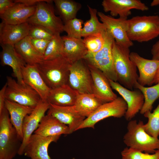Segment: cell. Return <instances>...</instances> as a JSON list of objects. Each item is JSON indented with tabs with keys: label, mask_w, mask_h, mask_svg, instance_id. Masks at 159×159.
<instances>
[{
	"label": "cell",
	"mask_w": 159,
	"mask_h": 159,
	"mask_svg": "<svg viewBox=\"0 0 159 159\" xmlns=\"http://www.w3.org/2000/svg\"><path fill=\"white\" fill-rule=\"evenodd\" d=\"M16 4L14 1L0 0V15L3 14L6 10L14 6Z\"/></svg>",
	"instance_id": "f35d334b"
},
{
	"label": "cell",
	"mask_w": 159,
	"mask_h": 159,
	"mask_svg": "<svg viewBox=\"0 0 159 159\" xmlns=\"http://www.w3.org/2000/svg\"><path fill=\"white\" fill-rule=\"evenodd\" d=\"M127 34L132 41L147 42L159 37V16H137L127 20Z\"/></svg>",
	"instance_id": "277c9868"
},
{
	"label": "cell",
	"mask_w": 159,
	"mask_h": 159,
	"mask_svg": "<svg viewBox=\"0 0 159 159\" xmlns=\"http://www.w3.org/2000/svg\"><path fill=\"white\" fill-rule=\"evenodd\" d=\"M34 133L44 137L70 134L68 126L54 116L47 114L41 120Z\"/></svg>",
	"instance_id": "603a6c76"
},
{
	"label": "cell",
	"mask_w": 159,
	"mask_h": 159,
	"mask_svg": "<svg viewBox=\"0 0 159 159\" xmlns=\"http://www.w3.org/2000/svg\"><path fill=\"white\" fill-rule=\"evenodd\" d=\"M141 120L129 121L127 132L123 136L124 143L127 147L142 152L153 154L159 150V139L153 137L145 130Z\"/></svg>",
	"instance_id": "3957f363"
},
{
	"label": "cell",
	"mask_w": 159,
	"mask_h": 159,
	"mask_svg": "<svg viewBox=\"0 0 159 159\" xmlns=\"http://www.w3.org/2000/svg\"><path fill=\"white\" fill-rule=\"evenodd\" d=\"M105 12H110L113 17L127 19L131 14V10L135 9L142 11H147L148 7L140 0H103L101 4Z\"/></svg>",
	"instance_id": "5bb4252c"
},
{
	"label": "cell",
	"mask_w": 159,
	"mask_h": 159,
	"mask_svg": "<svg viewBox=\"0 0 159 159\" xmlns=\"http://www.w3.org/2000/svg\"><path fill=\"white\" fill-rule=\"evenodd\" d=\"M112 53L117 82L125 87L133 90L139 75L136 67L130 59L129 48L120 45L115 41Z\"/></svg>",
	"instance_id": "6da1fadb"
},
{
	"label": "cell",
	"mask_w": 159,
	"mask_h": 159,
	"mask_svg": "<svg viewBox=\"0 0 159 159\" xmlns=\"http://www.w3.org/2000/svg\"><path fill=\"white\" fill-rule=\"evenodd\" d=\"M53 2V0H43L39 2L34 13L27 22L30 24L43 26L54 35L63 32L64 24L59 17L55 15Z\"/></svg>",
	"instance_id": "52a82bcc"
},
{
	"label": "cell",
	"mask_w": 159,
	"mask_h": 159,
	"mask_svg": "<svg viewBox=\"0 0 159 159\" xmlns=\"http://www.w3.org/2000/svg\"><path fill=\"white\" fill-rule=\"evenodd\" d=\"M83 22V20L76 18L69 20L64 23L63 31L68 37L81 39Z\"/></svg>",
	"instance_id": "e575fe53"
},
{
	"label": "cell",
	"mask_w": 159,
	"mask_h": 159,
	"mask_svg": "<svg viewBox=\"0 0 159 159\" xmlns=\"http://www.w3.org/2000/svg\"><path fill=\"white\" fill-rule=\"evenodd\" d=\"M71 64L65 57L61 56L43 60L36 65L46 84L52 89L68 84Z\"/></svg>",
	"instance_id": "7a4b0ae2"
},
{
	"label": "cell",
	"mask_w": 159,
	"mask_h": 159,
	"mask_svg": "<svg viewBox=\"0 0 159 159\" xmlns=\"http://www.w3.org/2000/svg\"><path fill=\"white\" fill-rule=\"evenodd\" d=\"M135 88L140 90L144 97V103L140 111V113L143 115L146 112L151 111L154 102L159 98V82L153 86L146 87L140 85L137 82Z\"/></svg>",
	"instance_id": "4dcf8cb0"
},
{
	"label": "cell",
	"mask_w": 159,
	"mask_h": 159,
	"mask_svg": "<svg viewBox=\"0 0 159 159\" xmlns=\"http://www.w3.org/2000/svg\"><path fill=\"white\" fill-rule=\"evenodd\" d=\"M5 107L9 113L11 123L22 142V126L24 120L26 115L31 113L34 108L6 100L5 101Z\"/></svg>",
	"instance_id": "484cf974"
},
{
	"label": "cell",
	"mask_w": 159,
	"mask_h": 159,
	"mask_svg": "<svg viewBox=\"0 0 159 159\" xmlns=\"http://www.w3.org/2000/svg\"><path fill=\"white\" fill-rule=\"evenodd\" d=\"M43 0H14L16 3H19L24 4L27 6H36L39 2Z\"/></svg>",
	"instance_id": "b9f144b4"
},
{
	"label": "cell",
	"mask_w": 159,
	"mask_h": 159,
	"mask_svg": "<svg viewBox=\"0 0 159 159\" xmlns=\"http://www.w3.org/2000/svg\"><path fill=\"white\" fill-rule=\"evenodd\" d=\"M22 74L24 82L38 93L42 100L46 102L51 89L46 83L36 65L26 64L22 69Z\"/></svg>",
	"instance_id": "ffe728a7"
},
{
	"label": "cell",
	"mask_w": 159,
	"mask_h": 159,
	"mask_svg": "<svg viewBox=\"0 0 159 159\" xmlns=\"http://www.w3.org/2000/svg\"><path fill=\"white\" fill-rule=\"evenodd\" d=\"M127 104L122 97L102 104L90 116L86 118L79 130L87 127L94 128L96 124L110 117L121 118L124 116L127 109Z\"/></svg>",
	"instance_id": "9c48e42d"
},
{
	"label": "cell",
	"mask_w": 159,
	"mask_h": 159,
	"mask_svg": "<svg viewBox=\"0 0 159 159\" xmlns=\"http://www.w3.org/2000/svg\"><path fill=\"white\" fill-rule=\"evenodd\" d=\"M14 47L27 64L36 65L44 60L43 55L34 48L28 36L16 44Z\"/></svg>",
	"instance_id": "4316f807"
},
{
	"label": "cell",
	"mask_w": 159,
	"mask_h": 159,
	"mask_svg": "<svg viewBox=\"0 0 159 159\" xmlns=\"http://www.w3.org/2000/svg\"><path fill=\"white\" fill-rule=\"evenodd\" d=\"M159 82V67L158 69L155 74L153 81V84H157Z\"/></svg>",
	"instance_id": "7bdbcfd3"
},
{
	"label": "cell",
	"mask_w": 159,
	"mask_h": 159,
	"mask_svg": "<svg viewBox=\"0 0 159 159\" xmlns=\"http://www.w3.org/2000/svg\"><path fill=\"white\" fill-rule=\"evenodd\" d=\"M64 43L60 34L54 35L50 40L43 55V59L48 60L63 56Z\"/></svg>",
	"instance_id": "1f68e13d"
},
{
	"label": "cell",
	"mask_w": 159,
	"mask_h": 159,
	"mask_svg": "<svg viewBox=\"0 0 159 159\" xmlns=\"http://www.w3.org/2000/svg\"><path fill=\"white\" fill-rule=\"evenodd\" d=\"M87 64L93 80V94L103 104L116 99L118 97L113 91L108 79L101 71Z\"/></svg>",
	"instance_id": "ac0fdd59"
},
{
	"label": "cell",
	"mask_w": 159,
	"mask_h": 159,
	"mask_svg": "<svg viewBox=\"0 0 159 159\" xmlns=\"http://www.w3.org/2000/svg\"><path fill=\"white\" fill-rule=\"evenodd\" d=\"M47 114L54 116L67 125L71 134L79 130L86 118L78 112L74 105L59 106L50 104Z\"/></svg>",
	"instance_id": "e0dca14e"
},
{
	"label": "cell",
	"mask_w": 159,
	"mask_h": 159,
	"mask_svg": "<svg viewBox=\"0 0 159 159\" xmlns=\"http://www.w3.org/2000/svg\"><path fill=\"white\" fill-rule=\"evenodd\" d=\"M6 100L34 108L42 100L38 93L26 84H20L11 77H6Z\"/></svg>",
	"instance_id": "ba28073f"
},
{
	"label": "cell",
	"mask_w": 159,
	"mask_h": 159,
	"mask_svg": "<svg viewBox=\"0 0 159 159\" xmlns=\"http://www.w3.org/2000/svg\"><path fill=\"white\" fill-rule=\"evenodd\" d=\"M102 104L93 94H78L74 106L80 114L87 118Z\"/></svg>",
	"instance_id": "83f0119b"
},
{
	"label": "cell",
	"mask_w": 159,
	"mask_h": 159,
	"mask_svg": "<svg viewBox=\"0 0 159 159\" xmlns=\"http://www.w3.org/2000/svg\"><path fill=\"white\" fill-rule=\"evenodd\" d=\"M22 143L5 107L0 113V159H13L18 154Z\"/></svg>",
	"instance_id": "5b68a950"
},
{
	"label": "cell",
	"mask_w": 159,
	"mask_h": 159,
	"mask_svg": "<svg viewBox=\"0 0 159 159\" xmlns=\"http://www.w3.org/2000/svg\"><path fill=\"white\" fill-rule=\"evenodd\" d=\"M36 6H29L17 3L0 15L2 22L8 24L17 25L26 22L35 12Z\"/></svg>",
	"instance_id": "7402d4cb"
},
{
	"label": "cell",
	"mask_w": 159,
	"mask_h": 159,
	"mask_svg": "<svg viewBox=\"0 0 159 159\" xmlns=\"http://www.w3.org/2000/svg\"><path fill=\"white\" fill-rule=\"evenodd\" d=\"M68 85L78 94H93L92 75L87 63L83 59L71 64Z\"/></svg>",
	"instance_id": "30bf717a"
},
{
	"label": "cell",
	"mask_w": 159,
	"mask_h": 159,
	"mask_svg": "<svg viewBox=\"0 0 159 159\" xmlns=\"http://www.w3.org/2000/svg\"><path fill=\"white\" fill-rule=\"evenodd\" d=\"M31 39L32 44L34 48L43 55L50 40L42 39Z\"/></svg>",
	"instance_id": "74e56055"
},
{
	"label": "cell",
	"mask_w": 159,
	"mask_h": 159,
	"mask_svg": "<svg viewBox=\"0 0 159 159\" xmlns=\"http://www.w3.org/2000/svg\"><path fill=\"white\" fill-rule=\"evenodd\" d=\"M1 46L2 48L0 53L1 64L10 66L17 81L20 84H25L22 78V70L27 64L16 52L14 45L1 44Z\"/></svg>",
	"instance_id": "d6986e66"
},
{
	"label": "cell",
	"mask_w": 159,
	"mask_h": 159,
	"mask_svg": "<svg viewBox=\"0 0 159 159\" xmlns=\"http://www.w3.org/2000/svg\"><path fill=\"white\" fill-rule=\"evenodd\" d=\"M53 2L60 17L64 22L76 18L81 4L72 0H54Z\"/></svg>",
	"instance_id": "f1b7e54d"
},
{
	"label": "cell",
	"mask_w": 159,
	"mask_h": 159,
	"mask_svg": "<svg viewBox=\"0 0 159 159\" xmlns=\"http://www.w3.org/2000/svg\"><path fill=\"white\" fill-rule=\"evenodd\" d=\"M143 115L148 119L147 122L144 125L145 131L150 135L156 138L159 136V103L153 112L148 111Z\"/></svg>",
	"instance_id": "d6a6232c"
},
{
	"label": "cell",
	"mask_w": 159,
	"mask_h": 159,
	"mask_svg": "<svg viewBox=\"0 0 159 159\" xmlns=\"http://www.w3.org/2000/svg\"><path fill=\"white\" fill-rule=\"evenodd\" d=\"M54 34L45 27L38 25L30 24L28 36L31 39L51 40Z\"/></svg>",
	"instance_id": "8d00e7d4"
},
{
	"label": "cell",
	"mask_w": 159,
	"mask_h": 159,
	"mask_svg": "<svg viewBox=\"0 0 159 159\" xmlns=\"http://www.w3.org/2000/svg\"><path fill=\"white\" fill-rule=\"evenodd\" d=\"M88 54H94L102 47L105 39L103 33L88 36L83 39Z\"/></svg>",
	"instance_id": "836d02e7"
},
{
	"label": "cell",
	"mask_w": 159,
	"mask_h": 159,
	"mask_svg": "<svg viewBox=\"0 0 159 159\" xmlns=\"http://www.w3.org/2000/svg\"><path fill=\"white\" fill-rule=\"evenodd\" d=\"M159 5V0H154L150 4L151 6H154Z\"/></svg>",
	"instance_id": "ee69618b"
},
{
	"label": "cell",
	"mask_w": 159,
	"mask_h": 159,
	"mask_svg": "<svg viewBox=\"0 0 159 159\" xmlns=\"http://www.w3.org/2000/svg\"><path fill=\"white\" fill-rule=\"evenodd\" d=\"M62 37L64 43L63 56L72 64L83 59L88 51L83 39L70 37L67 35Z\"/></svg>",
	"instance_id": "d4e9b609"
},
{
	"label": "cell",
	"mask_w": 159,
	"mask_h": 159,
	"mask_svg": "<svg viewBox=\"0 0 159 159\" xmlns=\"http://www.w3.org/2000/svg\"><path fill=\"white\" fill-rule=\"evenodd\" d=\"M7 86V85L6 82L0 90V113L5 107V102L6 100V91Z\"/></svg>",
	"instance_id": "ab89813d"
},
{
	"label": "cell",
	"mask_w": 159,
	"mask_h": 159,
	"mask_svg": "<svg viewBox=\"0 0 159 159\" xmlns=\"http://www.w3.org/2000/svg\"><path fill=\"white\" fill-rule=\"evenodd\" d=\"M105 42L102 49L94 54H88L83 59L88 65L101 71L108 80L117 82V77L113 65L112 49L115 40L107 30L103 33Z\"/></svg>",
	"instance_id": "8992f818"
},
{
	"label": "cell",
	"mask_w": 159,
	"mask_h": 159,
	"mask_svg": "<svg viewBox=\"0 0 159 159\" xmlns=\"http://www.w3.org/2000/svg\"><path fill=\"white\" fill-rule=\"evenodd\" d=\"M121 155L122 159H159V150L149 154L127 147L122 151Z\"/></svg>",
	"instance_id": "d590c367"
},
{
	"label": "cell",
	"mask_w": 159,
	"mask_h": 159,
	"mask_svg": "<svg viewBox=\"0 0 159 159\" xmlns=\"http://www.w3.org/2000/svg\"><path fill=\"white\" fill-rule=\"evenodd\" d=\"M90 15V19L85 22L82 27V37L102 33L106 30L104 24L99 20L97 10L87 5Z\"/></svg>",
	"instance_id": "f546056e"
},
{
	"label": "cell",
	"mask_w": 159,
	"mask_h": 159,
	"mask_svg": "<svg viewBox=\"0 0 159 159\" xmlns=\"http://www.w3.org/2000/svg\"><path fill=\"white\" fill-rule=\"evenodd\" d=\"M50 104L42 100L30 114L25 117L22 124L23 140L18 154H24L25 148L33 133L37 128L46 111L49 109Z\"/></svg>",
	"instance_id": "4fadbf2b"
},
{
	"label": "cell",
	"mask_w": 159,
	"mask_h": 159,
	"mask_svg": "<svg viewBox=\"0 0 159 159\" xmlns=\"http://www.w3.org/2000/svg\"><path fill=\"white\" fill-rule=\"evenodd\" d=\"M30 27V24L27 22L13 25L2 21L0 24V44L14 45L28 36Z\"/></svg>",
	"instance_id": "44dd1931"
},
{
	"label": "cell",
	"mask_w": 159,
	"mask_h": 159,
	"mask_svg": "<svg viewBox=\"0 0 159 159\" xmlns=\"http://www.w3.org/2000/svg\"><path fill=\"white\" fill-rule=\"evenodd\" d=\"M60 136L44 137L33 134L25 148L24 154L31 159H51L48 151L49 145L57 141Z\"/></svg>",
	"instance_id": "9a60e30c"
},
{
	"label": "cell",
	"mask_w": 159,
	"mask_h": 159,
	"mask_svg": "<svg viewBox=\"0 0 159 159\" xmlns=\"http://www.w3.org/2000/svg\"><path fill=\"white\" fill-rule=\"evenodd\" d=\"M130 57L139 72L138 82L143 86L151 85L159 67V60L147 59L134 52H130Z\"/></svg>",
	"instance_id": "2e32d148"
},
{
	"label": "cell",
	"mask_w": 159,
	"mask_h": 159,
	"mask_svg": "<svg viewBox=\"0 0 159 159\" xmlns=\"http://www.w3.org/2000/svg\"><path fill=\"white\" fill-rule=\"evenodd\" d=\"M152 59L159 60V40L152 46L151 49Z\"/></svg>",
	"instance_id": "60d3db41"
},
{
	"label": "cell",
	"mask_w": 159,
	"mask_h": 159,
	"mask_svg": "<svg viewBox=\"0 0 159 159\" xmlns=\"http://www.w3.org/2000/svg\"><path fill=\"white\" fill-rule=\"evenodd\" d=\"M112 88L117 92L126 102L127 109L124 116L128 121L132 120L141 110L144 103V97L139 90H129L117 82L109 80Z\"/></svg>",
	"instance_id": "7c38bea8"
},
{
	"label": "cell",
	"mask_w": 159,
	"mask_h": 159,
	"mask_svg": "<svg viewBox=\"0 0 159 159\" xmlns=\"http://www.w3.org/2000/svg\"><path fill=\"white\" fill-rule=\"evenodd\" d=\"M97 15L117 44L129 48L133 46V43L127 34V19L119 17L115 18L100 11L97 12Z\"/></svg>",
	"instance_id": "8fae6325"
},
{
	"label": "cell",
	"mask_w": 159,
	"mask_h": 159,
	"mask_svg": "<svg viewBox=\"0 0 159 159\" xmlns=\"http://www.w3.org/2000/svg\"><path fill=\"white\" fill-rule=\"evenodd\" d=\"M78 93L68 85L51 89L46 102L59 106H74Z\"/></svg>",
	"instance_id": "cb8c5ba5"
}]
</instances>
